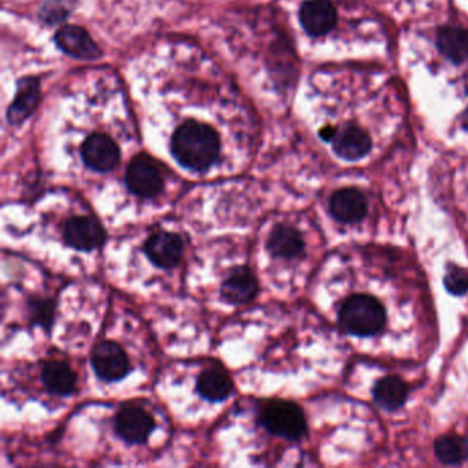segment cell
Masks as SVG:
<instances>
[{"label":"cell","instance_id":"cell-1","mask_svg":"<svg viewBox=\"0 0 468 468\" xmlns=\"http://www.w3.org/2000/svg\"><path fill=\"white\" fill-rule=\"evenodd\" d=\"M171 149L180 165L202 172L219 160L220 137L208 124L189 120L174 132Z\"/></svg>","mask_w":468,"mask_h":468},{"label":"cell","instance_id":"cell-2","mask_svg":"<svg viewBox=\"0 0 468 468\" xmlns=\"http://www.w3.org/2000/svg\"><path fill=\"white\" fill-rule=\"evenodd\" d=\"M386 311L382 304L371 295H353L340 309V324L349 334L372 337L382 332Z\"/></svg>","mask_w":468,"mask_h":468},{"label":"cell","instance_id":"cell-3","mask_svg":"<svg viewBox=\"0 0 468 468\" xmlns=\"http://www.w3.org/2000/svg\"><path fill=\"white\" fill-rule=\"evenodd\" d=\"M261 425L271 435L285 440L298 441L306 435V420L297 404L274 400L264 404L260 412Z\"/></svg>","mask_w":468,"mask_h":468},{"label":"cell","instance_id":"cell-4","mask_svg":"<svg viewBox=\"0 0 468 468\" xmlns=\"http://www.w3.org/2000/svg\"><path fill=\"white\" fill-rule=\"evenodd\" d=\"M126 183L132 194L150 200L163 192L164 179L154 160L149 155L139 154L126 169Z\"/></svg>","mask_w":468,"mask_h":468},{"label":"cell","instance_id":"cell-5","mask_svg":"<svg viewBox=\"0 0 468 468\" xmlns=\"http://www.w3.org/2000/svg\"><path fill=\"white\" fill-rule=\"evenodd\" d=\"M81 157L92 171L110 172L120 163V149L108 135L92 134L84 140Z\"/></svg>","mask_w":468,"mask_h":468},{"label":"cell","instance_id":"cell-6","mask_svg":"<svg viewBox=\"0 0 468 468\" xmlns=\"http://www.w3.org/2000/svg\"><path fill=\"white\" fill-rule=\"evenodd\" d=\"M91 361L98 377L105 382L123 379L129 371V360L126 351L110 341L100 342L95 348Z\"/></svg>","mask_w":468,"mask_h":468},{"label":"cell","instance_id":"cell-7","mask_svg":"<svg viewBox=\"0 0 468 468\" xmlns=\"http://www.w3.org/2000/svg\"><path fill=\"white\" fill-rule=\"evenodd\" d=\"M105 231L99 221L87 216L69 219L63 227L66 245L76 250L92 251L105 242Z\"/></svg>","mask_w":468,"mask_h":468},{"label":"cell","instance_id":"cell-8","mask_svg":"<svg viewBox=\"0 0 468 468\" xmlns=\"http://www.w3.org/2000/svg\"><path fill=\"white\" fill-rule=\"evenodd\" d=\"M154 428V420L142 407L126 406L116 417V430L129 444L146 443Z\"/></svg>","mask_w":468,"mask_h":468},{"label":"cell","instance_id":"cell-9","mask_svg":"<svg viewBox=\"0 0 468 468\" xmlns=\"http://www.w3.org/2000/svg\"><path fill=\"white\" fill-rule=\"evenodd\" d=\"M337 10L330 0H306L300 9V23L304 31L319 38L337 25Z\"/></svg>","mask_w":468,"mask_h":468},{"label":"cell","instance_id":"cell-10","mask_svg":"<svg viewBox=\"0 0 468 468\" xmlns=\"http://www.w3.org/2000/svg\"><path fill=\"white\" fill-rule=\"evenodd\" d=\"M55 43L65 54L79 60L94 61L102 57V50L80 26L66 25L55 34Z\"/></svg>","mask_w":468,"mask_h":468},{"label":"cell","instance_id":"cell-11","mask_svg":"<svg viewBox=\"0 0 468 468\" xmlns=\"http://www.w3.org/2000/svg\"><path fill=\"white\" fill-rule=\"evenodd\" d=\"M183 248V240L179 235L161 231L147 239L145 253L160 268H172L182 260Z\"/></svg>","mask_w":468,"mask_h":468},{"label":"cell","instance_id":"cell-12","mask_svg":"<svg viewBox=\"0 0 468 468\" xmlns=\"http://www.w3.org/2000/svg\"><path fill=\"white\" fill-rule=\"evenodd\" d=\"M332 149L338 157L346 161H357L371 152V136L357 126H348L335 134Z\"/></svg>","mask_w":468,"mask_h":468},{"label":"cell","instance_id":"cell-13","mask_svg":"<svg viewBox=\"0 0 468 468\" xmlns=\"http://www.w3.org/2000/svg\"><path fill=\"white\" fill-rule=\"evenodd\" d=\"M367 200L356 189H342L334 192L330 200V211L335 220L343 224L359 223L367 214Z\"/></svg>","mask_w":468,"mask_h":468},{"label":"cell","instance_id":"cell-14","mask_svg":"<svg viewBox=\"0 0 468 468\" xmlns=\"http://www.w3.org/2000/svg\"><path fill=\"white\" fill-rule=\"evenodd\" d=\"M41 100V81L36 78L20 79L14 100L7 110V121L12 126H20L38 108Z\"/></svg>","mask_w":468,"mask_h":468},{"label":"cell","instance_id":"cell-15","mask_svg":"<svg viewBox=\"0 0 468 468\" xmlns=\"http://www.w3.org/2000/svg\"><path fill=\"white\" fill-rule=\"evenodd\" d=\"M257 277L246 267L234 269L221 285L224 300L234 305L250 303L257 295Z\"/></svg>","mask_w":468,"mask_h":468},{"label":"cell","instance_id":"cell-16","mask_svg":"<svg viewBox=\"0 0 468 468\" xmlns=\"http://www.w3.org/2000/svg\"><path fill=\"white\" fill-rule=\"evenodd\" d=\"M268 250L275 257L293 260L301 257L305 250L303 235L290 226L279 224L272 229L268 239Z\"/></svg>","mask_w":468,"mask_h":468},{"label":"cell","instance_id":"cell-17","mask_svg":"<svg viewBox=\"0 0 468 468\" xmlns=\"http://www.w3.org/2000/svg\"><path fill=\"white\" fill-rule=\"evenodd\" d=\"M197 390L205 400L218 403L231 396L234 385L229 375L220 367H216L205 370L198 377Z\"/></svg>","mask_w":468,"mask_h":468},{"label":"cell","instance_id":"cell-18","mask_svg":"<svg viewBox=\"0 0 468 468\" xmlns=\"http://www.w3.org/2000/svg\"><path fill=\"white\" fill-rule=\"evenodd\" d=\"M437 47L441 54L454 65L468 60V29L445 26L437 33Z\"/></svg>","mask_w":468,"mask_h":468},{"label":"cell","instance_id":"cell-19","mask_svg":"<svg viewBox=\"0 0 468 468\" xmlns=\"http://www.w3.org/2000/svg\"><path fill=\"white\" fill-rule=\"evenodd\" d=\"M407 398H408V386L396 375L382 378L375 385V401L386 411H398L406 404Z\"/></svg>","mask_w":468,"mask_h":468},{"label":"cell","instance_id":"cell-20","mask_svg":"<svg viewBox=\"0 0 468 468\" xmlns=\"http://www.w3.org/2000/svg\"><path fill=\"white\" fill-rule=\"evenodd\" d=\"M42 379L47 390L58 396H69L76 388V374L73 370L58 360H51L44 364Z\"/></svg>","mask_w":468,"mask_h":468},{"label":"cell","instance_id":"cell-21","mask_svg":"<svg viewBox=\"0 0 468 468\" xmlns=\"http://www.w3.org/2000/svg\"><path fill=\"white\" fill-rule=\"evenodd\" d=\"M435 452L444 464H462L468 460V440L460 435H443L435 441Z\"/></svg>","mask_w":468,"mask_h":468},{"label":"cell","instance_id":"cell-22","mask_svg":"<svg viewBox=\"0 0 468 468\" xmlns=\"http://www.w3.org/2000/svg\"><path fill=\"white\" fill-rule=\"evenodd\" d=\"M76 4L78 0H46L39 15L47 25L63 23L73 12Z\"/></svg>","mask_w":468,"mask_h":468},{"label":"cell","instance_id":"cell-23","mask_svg":"<svg viewBox=\"0 0 468 468\" xmlns=\"http://www.w3.org/2000/svg\"><path fill=\"white\" fill-rule=\"evenodd\" d=\"M29 317L33 324L50 329L54 320L55 305L52 301L39 298V300L29 301Z\"/></svg>","mask_w":468,"mask_h":468},{"label":"cell","instance_id":"cell-24","mask_svg":"<svg viewBox=\"0 0 468 468\" xmlns=\"http://www.w3.org/2000/svg\"><path fill=\"white\" fill-rule=\"evenodd\" d=\"M444 285L452 295H457V297L464 295L465 293H468V271L462 267L449 264L445 276H444Z\"/></svg>","mask_w":468,"mask_h":468},{"label":"cell","instance_id":"cell-25","mask_svg":"<svg viewBox=\"0 0 468 468\" xmlns=\"http://www.w3.org/2000/svg\"><path fill=\"white\" fill-rule=\"evenodd\" d=\"M335 134H337V128L335 126H327L324 128L320 129L319 135L323 140L326 142H332L334 139Z\"/></svg>","mask_w":468,"mask_h":468},{"label":"cell","instance_id":"cell-26","mask_svg":"<svg viewBox=\"0 0 468 468\" xmlns=\"http://www.w3.org/2000/svg\"><path fill=\"white\" fill-rule=\"evenodd\" d=\"M462 126H463V128H464L465 131L468 132V108H467V109L464 110V113H463Z\"/></svg>","mask_w":468,"mask_h":468}]
</instances>
